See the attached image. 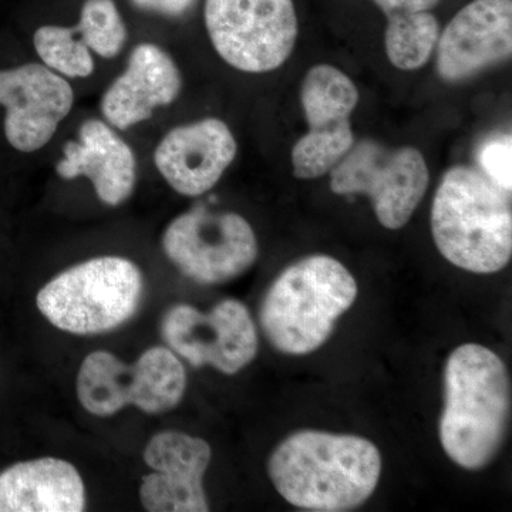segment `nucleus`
I'll return each instance as SVG.
<instances>
[{
  "instance_id": "nucleus-1",
  "label": "nucleus",
  "mask_w": 512,
  "mask_h": 512,
  "mask_svg": "<svg viewBox=\"0 0 512 512\" xmlns=\"http://www.w3.org/2000/svg\"><path fill=\"white\" fill-rule=\"evenodd\" d=\"M268 474L276 491L302 510H355L375 493L379 448L365 437L302 430L275 448Z\"/></svg>"
},
{
  "instance_id": "nucleus-2",
  "label": "nucleus",
  "mask_w": 512,
  "mask_h": 512,
  "mask_svg": "<svg viewBox=\"0 0 512 512\" xmlns=\"http://www.w3.org/2000/svg\"><path fill=\"white\" fill-rule=\"evenodd\" d=\"M440 441L448 458L468 471L483 470L507 436L511 384L500 356L468 343L448 357Z\"/></svg>"
},
{
  "instance_id": "nucleus-3",
  "label": "nucleus",
  "mask_w": 512,
  "mask_h": 512,
  "mask_svg": "<svg viewBox=\"0 0 512 512\" xmlns=\"http://www.w3.org/2000/svg\"><path fill=\"white\" fill-rule=\"evenodd\" d=\"M440 254L473 274H495L512 256L511 192L480 170L458 165L444 174L431 207Z\"/></svg>"
},
{
  "instance_id": "nucleus-4",
  "label": "nucleus",
  "mask_w": 512,
  "mask_h": 512,
  "mask_svg": "<svg viewBox=\"0 0 512 512\" xmlns=\"http://www.w3.org/2000/svg\"><path fill=\"white\" fill-rule=\"evenodd\" d=\"M353 275L338 259L313 255L288 266L266 292L259 320L265 338L285 355L315 352L357 298Z\"/></svg>"
},
{
  "instance_id": "nucleus-5",
  "label": "nucleus",
  "mask_w": 512,
  "mask_h": 512,
  "mask_svg": "<svg viewBox=\"0 0 512 512\" xmlns=\"http://www.w3.org/2000/svg\"><path fill=\"white\" fill-rule=\"evenodd\" d=\"M144 278L123 256H97L70 266L36 296L40 313L72 335H103L120 328L140 308Z\"/></svg>"
},
{
  "instance_id": "nucleus-6",
  "label": "nucleus",
  "mask_w": 512,
  "mask_h": 512,
  "mask_svg": "<svg viewBox=\"0 0 512 512\" xmlns=\"http://www.w3.org/2000/svg\"><path fill=\"white\" fill-rule=\"evenodd\" d=\"M187 372L168 346L147 349L127 365L106 350L90 353L77 375V397L93 416L110 417L136 406L147 414L170 412L183 400Z\"/></svg>"
},
{
  "instance_id": "nucleus-7",
  "label": "nucleus",
  "mask_w": 512,
  "mask_h": 512,
  "mask_svg": "<svg viewBox=\"0 0 512 512\" xmlns=\"http://www.w3.org/2000/svg\"><path fill=\"white\" fill-rule=\"evenodd\" d=\"M204 19L215 52L239 72H274L298 39L293 0H205Z\"/></svg>"
},
{
  "instance_id": "nucleus-8",
  "label": "nucleus",
  "mask_w": 512,
  "mask_h": 512,
  "mask_svg": "<svg viewBox=\"0 0 512 512\" xmlns=\"http://www.w3.org/2000/svg\"><path fill=\"white\" fill-rule=\"evenodd\" d=\"M161 247L181 274L201 285L234 281L258 258L251 224L237 212H215L205 205L175 217L165 228Z\"/></svg>"
},
{
  "instance_id": "nucleus-9",
  "label": "nucleus",
  "mask_w": 512,
  "mask_h": 512,
  "mask_svg": "<svg viewBox=\"0 0 512 512\" xmlns=\"http://www.w3.org/2000/svg\"><path fill=\"white\" fill-rule=\"evenodd\" d=\"M426 160L413 147L387 148L372 140L353 144L330 171L335 194H366L384 228H403L429 188Z\"/></svg>"
},
{
  "instance_id": "nucleus-10",
  "label": "nucleus",
  "mask_w": 512,
  "mask_h": 512,
  "mask_svg": "<svg viewBox=\"0 0 512 512\" xmlns=\"http://www.w3.org/2000/svg\"><path fill=\"white\" fill-rule=\"evenodd\" d=\"M165 345L188 365L211 366L224 375H237L258 355V332L247 306L225 299L210 312L175 305L161 322Z\"/></svg>"
},
{
  "instance_id": "nucleus-11",
  "label": "nucleus",
  "mask_w": 512,
  "mask_h": 512,
  "mask_svg": "<svg viewBox=\"0 0 512 512\" xmlns=\"http://www.w3.org/2000/svg\"><path fill=\"white\" fill-rule=\"evenodd\" d=\"M0 106L5 109V136L20 153H36L56 136L74 106L66 77L43 63L0 69Z\"/></svg>"
},
{
  "instance_id": "nucleus-12",
  "label": "nucleus",
  "mask_w": 512,
  "mask_h": 512,
  "mask_svg": "<svg viewBox=\"0 0 512 512\" xmlns=\"http://www.w3.org/2000/svg\"><path fill=\"white\" fill-rule=\"evenodd\" d=\"M212 450L207 441L181 431H161L144 448L153 473L143 477L140 501L150 512L210 511L204 476Z\"/></svg>"
},
{
  "instance_id": "nucleus-13",
  "label": "nucleus",
  "mask_w": 512,
  "mask_h": 512,
  "mask_svg": "<svg viewBox=\"0 0 512 512\" xmlns=\"http://www.w3.org/2000/svg\"><path fill=\"white\" fill-rule=\"evenodd\" d=\"M237 153L231 128L208 117L168 131L154 150V164L175 192L200 197L217 185Z\"/></svg>"
},
{
  "instance_id": "nucleus-14",
  "label": "nucleus",
  "mask_w": 512,
  "mask_h": 512,
  "mask_svg": "<svg viewBox=\"0 0 512 512\" xmlns=\"http://www.w3.org/2000/svg\"><path fill=\"white\" fill-rule=\"evenodd\" d=\"M437 70L446 82H461L510 59L512 0H473L439 36Z\"/></svg>"
},
{
  "instance_id": "nucleus-15",
  "label": "nucleus",
  "mask_w": 512,
  "mask_h": 512,
  "mask_svg": "<svg viewBox=\"0 0 512 512\" xmlns=\"http://www.w3.org/2000/svg\"><path fill=\"white\" fill-rule=\"evenodd\" d=\"M181 90L183 76L170 53L154 43H140L131 50L124 72L101 96V116L116 130H127L173 104Z\"/></svg>"
},
{
  "instance_id": "nucleus-16",
  "label": "nucleus",
  "mask_w": 512,
  "mask_h": 512,
  "mask_svg": "<svg viewBox=\"0 0 512 512\" xmlns=\"http://www.w3.org/2000/svg\"><path fill=\"white\" fill-rule=\"evenodd\" d=\"M56 174L67 181L87 178L103 204L119 207L136 190V154L107 121L87 119L64 146Z\"/></svg>"
},
{
  "instance_id": "nucleus-17",
  "label": "nucleus",
  "mask_w": 512,
  "mask_h": 512,
  "mask_svg": "<svg viewBox=\"0 0 512 512\" xmlns=\"http://www.w3.org/2000/svg\"><path fill=\"white\" fill-rule=\"evenodd\" d=\"M86 488L77 468L62 458H37L0 473V512H82Z\"/></svg>"
},
{
  "instance_id": "nucleus-18",
  "label": "nucleus",
  "mask_w": 512,
  "mask_h": 512,
  "mask_svg": "<svg viewBox=\"0 0 512 512\" xmlns=\"http://www.w3.org/2000/svg\"><path fill=\"white\" fill-rule=\"evenodd\" d=\"M301 103L309 130H329L350 124V114L359 103V92L342 70L318 64L303 80Z\"/></svg>"
},
{
  "instance_id": "nucleus-19",
  "label": "nucleus",
  "mask_w": 512,
  "mask_h": 512,
  "mask_svg": "<svg viewBox=\"0 0 512 512\" xmlns=\"http://www.w3.org/2000/svg\"><path fill=\"white\" fill-rule=\"evenodd\" d=\"M384 45L390 62L400 70H416L429 62L439 42V22L430 12L390 16Z\"/></svg>"
},
{
  "instance_id": "nucleus-20",
  "label": "nucleus",
  "mask_w": 512,
  "mask_h": 512,
  "mask_svg": "<svg viewBox=\"0 0 512 512\" xmlns=\"http://www.w3.org/2000/svg\"><path fill=\"white\" fill-rule=\"evenodd\" d=\"M33 46L40 63L67 80L86 79L96 69L92 50L74 26H42L33 35Z\"/></svg>"
},
{
  "instance_id": "nucleus-21",
  "label": "nucleus",
  "mask_w": 512,
  "mask_h": 512,
  "mask_svg": "<svg viewBox=\"0 0 512 512\" xmlns=\"http://www.w3.org/2000/svg\"><path fill=\"white\" fill-rule=\"evenodd\" d=\"M353 144L355 136L350 124L329 130H309L293 147V174L301 180H313L329 174Z\"/></svg>"
},
{
  "instance_id": "nucleus-22",
  "label": "nucleus",
  "mask_w": 512,
  "mask_h": 512,
  "mask_svg": "<svg viewBox=\"0 0 512 512\" xmlns=\"http://www.w3.org/2000/svg\"><path fill=\"white\" fill-rule=\"evenodd\" d=\"M74 28L101 59H114L126 46L127 26L114 0H86Z\"/></svg>"
},
{
  "instance_id": "nucleus-23",
  "label": "nucleus",
  "mask_w": 512,
  "mask_h": 512,
  "mask_svg": "<svg viewBox=\"0 0 512 512\" xmlns=\"http://www.w3.org/2000/svg\"><path fill=\"white\" fill-rule=\"evenodd\" d=\"M480 171L503 190H512L511 134H495L481 144L477 154Z\"/></svg>"
},
{
  "instance_id": "nucleus-24",
  "label": "nucleus",
  "mask_w": 512,
  "mask_h": 512,
  "mask_svg": "<svg viewBox=\"0 0 512 512\" xmlns=\"http://www.w3.org/2000/svg\"><path fill=\"white\" fill-rule=\"evenodd\" d=\"M137 9L148 13L167 16V18H180L194 6L197 0H130Z\"/></svg>"
},
{
  "instance_id": "nucleus-25",
  "label": "nucleus",
  "mask_w": 512,
  "mask_h": 512,
  "mask_svg": "<svg viewBox=\"0 0 512 512\" xmlns=\"http://www.w3.org/2000/svg\"><path fill=\"white\" fill-rule=\"evenodd\" d=\"M440 0H375L387 18L406 13L430 12L439 5Z\"/></svg>"
}]
</instances>
